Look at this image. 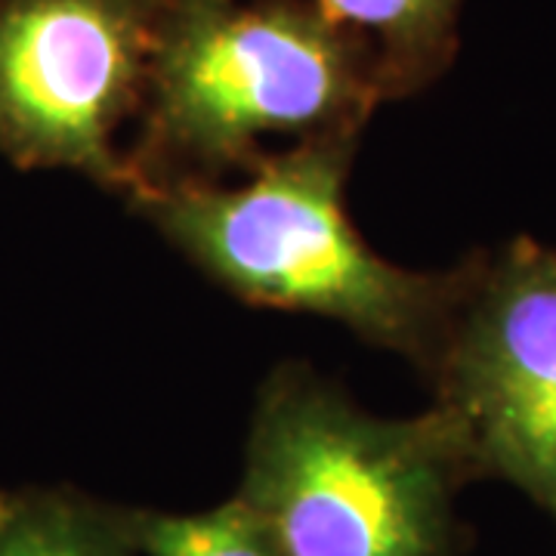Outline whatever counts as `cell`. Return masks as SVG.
<instances>
[{
	"label": "cell",
	"instance_id": "7a4b0ae2",
	"mask_svg": "<svg viewBox=\"0 0 556 556\" xmlns=\"http://www.w3.org/2000/svg\"><path fill=\"white\" fill-rule=\"evenodd\" d=\"M383 102L371 53L309 0H161L121 201L239 179L300 142L362 137Z\"/></svg>",
	"mask_w": 556,
	"mask_h": 556
},
{
	"label": "cell",
	"instance_id": "277c9868",
	"mask_svg": "<svg viewBox=\"0 0 556 556\" xmlns=\"http://www.w3.org/2000/svg\"><path fill=\"white\" fill-rule=\"evenodd\" d=\"M161 0H0V159L127 189Z\"/></svg>",
	"mask_w": 556,
	"mask_h": 556
},
{
	"label": "cell",
	"instance_id": "6da1fadb",
	"mask_svg": "<svg viewBox=\"0 0 556 556\" xmlns=\"http://www.w3.org/2000/svg\"><path fill=\"white\" fill-rule=\"evenodd\" d=\"M358 142H300L239 179L170 186L124 204L229 298L338 321L427 380L477 251L445 269H408L378 254L346 211Z\"/></svg>",
	"mask_w": 556,
	"mask_h": 556
},
{
	"label": "cell",
	"instance_id": "ba28073f",
	"mask_svg": "<svg viewBox=\"0 0 556 556\" xmlns=\"http://www.w3.org/2000/svg\"><path fill=\"white\" fill-rule=\"evenodd\" d=\"M121 519L137 556H278L263 517L239 492L182 514L121 504Z\"/></svg>",
	"mask_w": 556,
	"mask_h": 556
},
{
	"label": "cell",
	"instance_id": "5b68a950",
	"mask_svg": "<svg viewBox=\"0 0 556 556\" xmlns=\"http://www.w3.org/2000/svg\"><path fill=\"white\" fill-rule=\"evenodd\" d=\"M479 479L529 497L556 529V248L517 236L477 251L470 288L427 375Z\"/></svg>",
	"mask_w": 556,
	"mask_h": 556
},
{
	"label": "cell",
	"instance_id": "8992f818",
	"mask_svg": "<svg viewBox=\"0 0 556 556\" xmlns=\"http://www.w3.org/2000/svg\"><path fill=\"white\" fill-rule=\"evenodd\" d=\"M378 65L383 100L433 87L457 56L464 0H309Z\"/></svg>",
	"mask_w": 556,
	"mask_h": 556
},
{
	"label": "cell",
	"instance_id": "52a82bcc",
	"mask_svg": "<svg viewBox=\"0 0 556 556\" xmlns=\"http://www.w3.org/2000/svg\"><path fill=\"white\" fill-rule=\"evenodd\" d=\"M0 556H137L121 504L78 485H0Z\"/></svg>",
	"mask_w": 556,
	"mask_h": 556
},
{
	"label": "cell",
	"instance_id": "3957f363",
	"mask_svg": "<svg viewBox=\"0 0 556 556\" xmlns=\"http://www.w3.org/2000/svg\"><path fill=\"white\" fill-rule=\"evenodd\" d=\"M479 482L460 424L442 405L380 417L303 358L263 378L239 495L278 556H464L460 492Z\"/></svg>",
	"mask_w": 556,
	"mask_h": 556
}]
</instances>
